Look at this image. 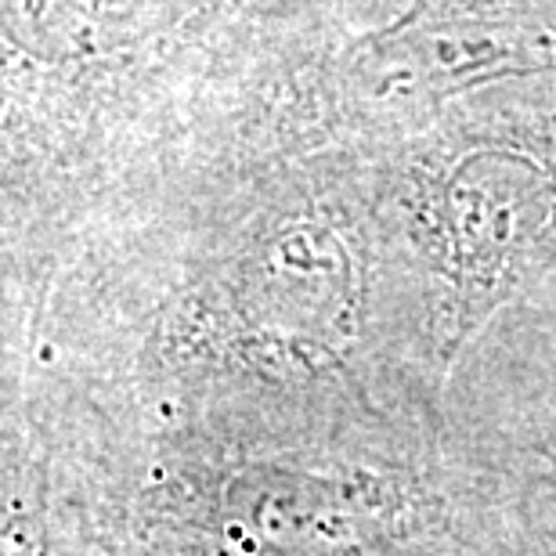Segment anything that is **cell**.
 <instances>
[{
  "label": "cell",
  "instance_id": "6da1fadb",
  "mask_svg": "<svg viewBox=\"0 0 556 556\" xmlns=\"http://www.w3.org/2000/svg\"><path fill=\"white\" fill-rule=\"evenodd\" d=\"M549 76L556 0H408L340 54L329 127L337 138H397L463 94Z\"/></svg>",
  "mask_w": 556,
  "mask_h": 556
}]
</instances>
